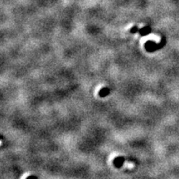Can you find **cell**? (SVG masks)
<instances>
[{
  "label": "cell",
  "mask_w": 179,
  "mask_h": 179,
  "mask_svg": "<svg viewBox=\"0 0 179 179\" xmlns=\"http://www.w3.org/2000/svg\"><path fill=\"white\" fill-rule=\"evenodd\" d=\"M124 162H125V158L123 157H118L114 160V164L116 167H120L123 165Z\"/></svg>",
  "instance_id": "6da1fadb"
},
{
  "label": "cell",
  "mask_w": 179,
  "mask_h": 179,
  "mask_svg": "<svg viewBox=\"0 0 179 179\" xmlns=\"http://www.w3.org/2000/svg\"><path fill=\"white\" fill-rule=\"evenodd\" d=\"M110 94V90L108 88H102L99 92V95L100 97H105Z\"/></svg>",
  "instance_id": "7a4b0ae2"
},
{
  "label": "cell",
  "mask_w": 179,
  "mask_h": 179,
  "mask_svg": "<svg viewBox=\"0 0 179 179\" xmlns=\"http://www.w3.org/2000/svg\"><path fill=\"white\" fill-rule=\"evenodd\" d=\"M27 179H37V177H36L35 176H30V177H28Z\"/></svg>",
  "instance_id": "3957f363"
}]
</instances>
